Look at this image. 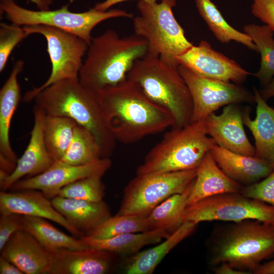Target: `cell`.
Listing matches in <instances>:
<instances>
[{
    "instance_id": "obj_19",
    "label": "cell",
    "mask_w": 274,
    "mask_h": 274,
    "mask_svg": "<svg viewBox=\"0 0 274 274\" xmlns=\"http://www.w3.org/2000/svg\"><path fill=\"white\" fill-rule=\"evenodd\" d=\"M0 251L2 256L15 265L24 273H49V252L24 230L15 232Z\"/></svg>"
},
{
    "instance_id": "obj_11",
    "label": "cell",
    "mask_w": 274,
    "mask_h": 274,
    "mask_svg": "<svg viewBox=\"0 0 274 274\" xmlns=\"http://www.w3.org/2000/svg\"><path fill=\"white\" fill-rule=\"evenodd\" d=\"M258 220L274 224V207L240 192L217 194L186 207L183 221L198 224L203 221L239 222Z\"/></svg>"
},
{
    "instance_id": "obj_9",
    "label": "cell",
    "mask_w": 274,
    "mask_h": 274,
    "mask_svg": "<svg viewBox=\"0 0 274 274\" xmlns=\"http://www.w3.org/2000/svg\"><path fill=\"white\" fill-rule=\"evenodd\" d=\"M197 168L136 175L126 186L118 215L147 217L159 204L182 193L195 179Z\"/></svg>"
},
{
    "instance_id": "obj_30",
    "label": "cell",
    "mask_w": 274,
    "mask_h": 274,
    "mask_svg": "<svg viewBox=\"0 0 274 274\" xmlns=\"http://www.w3.org/2000/svg\"><path fill=\"white\" fill-rule=\"evenodd\" d=\"M243 31L251 39L260 54L259 69L252 75L264 86L274 76V31L265 24H248L243 27Z\"/></svg>"
},
{
    "instance_id": "obj_23",
    "label": "cell",
    "mask_w": 274,
    "mask_h": 274,
    "mask_svg": "<svg viewBox=\"0 0 274 274\" xmlns=\"http://www.w3.org/2000/svg\"><path fill=\"white\" fill-rule=\"evenodd\" d=\"M243 186L230 179L223 173L209 151L197 168L196 176L187 205L193 204L219 194L240 192Z\"/></svg>"
},
{
    "instance_id": "obj_39",
    "label": "cell",
    "mask_w": 274,
    "mask_h": 274,
    "mask_svg": "<svg viewBox=\"0 0 274 274\" xmlns=\"http://www.w3.org/2000/svg\"><path fill=\"white\" fill-rule=\"evenodd\" d=\"M1 274H24L18 267L3 257L0 256Z\"/></svg>"
},
{
    "instance_id": "obj_44",
    "label": "cell",
    "mask_w": 274,
    "mask_h": 274,
    "mask_svg": "<svg viewBox=\"0 0 274 274\" xmlns=\"http://www.w3.org/2000/svg\"><path fill=\"white\" fill-rule=\"evenodd\" d=\"M254 274H274V260L261 264L254 271Z\"/></svg>"
},
{
    "instance_id": "obj_26",
    "label": "cell",
    "mask_w": 274,
    "mask_h": 274,
    "mask_svg": "<svg viewBox=\"0 0 274 274\" xmlns=\"http://www.w3.org/2000/svg\"><path fill=\"white\" fill-rule=\"evenodd\" d=\"M170 234L161 229L118 235L105 239L80 238L89 248L121 255H134L144 246L158 244Z\"/></svg>"
},
{
    "instance_id": "obj_43",
    "label": "cell",
    "mask_w": 274,
    "mask_h": 274,
    "mask_svg": "<svg viewBox=\"0 0 274 274\" xmlns=\"http://www.w3.org/2000/svg\"><path fill=\"white\" fill-rule=\"evenodd\" d=\"M261 97L265 101L274 97V76L265 86L259 91Z\"/></svg>"
},
{
    "instance_id": "obj_16",
    "label": "cell",
    "mask_w": 274,
    "mask_h": 274,
    "mask_svg": "<svg viewBox=\"0 0 274 274\" xmlns=\"http://www.w3.org/2000/svg\"><path fill=\"white\" fill-rule=\"evenodd\" d=\"M1 215L17 214L50 220L60 225L74 236L80 238V233L53 207L42 192L26 189L0 192Z\"/></svg>"
},
{
    "instance_id": "obj_6",
    "label": "cell",
    "mask_w": 274,
    "mask_h": 274,
    "mask_svg": "<svg viewBox=\"0 0 274 274\" xmlns=\"http://www.w3.org/2000/svg\"><path fill=\"white\" fill-rule=\"evenodd\" d=\"M215 145L204 120L172 127L147 153L136 175L196 169Z\"/></svg>"
},
{
    "instance_id": "obj_32",
    "label": "cell",
    "mask_w": 274,
    "mask_h": 274,
    "mask_svg": "<svg viewBox=\"0 0 274 274\" xmlns=\"http://www.w3.org/2000/svg\"><path fill=\"white\" fill-rule=\"evenodd\" d=\"M102 158L105 157L93 135L87 129L77 124L70 144L60 161L80 165Z\"/></svg>"
},
{
    "instance_id": "obj_17",
    "label": "cell",
    "mask_w": 274,
    "mask_h": 274,
    "mask_svg": "<svg viewBox=\"0 0 274 274\" xmlns=\"http://www.w3.org/2000/svg\"><path fill=\"white\" fill-rule=\"evenodd\" d=\"M34 124L26 150L18 160L15 170L6 179L1 191H7L22 178L38 175L47 170L55 162L49 154L44 142L43 127L45 114L33 107ZM27 177V178H28Z\"/></svg>"
},
{
    "instance_id": "obj_45",
    "label": "cell",
    "mask_w": 274,
    "mask_h": 274,
    "mask_svg": "<svg viewBox=\"0 0 274 274\" xmlns=\"http://www.w3.org/2000/svg\"><path fill=\"white\" fill-rule=\"evenodd\" d=\"M34 3L39 10H48L53 2V0H29Z\"/></svg>"
},
{
    "instance_id": "obj_38",
    "label": "cell",
    "mask_w": 274,
    "mask_h": 274,
    "mask_svg": "<svg viewBox=\"0 0 274 274\" xmlns=\"http://www.w3.org/2000/svg\"><path fill=\"white\" fill-rule=\"evenodd\" d=\"M251 12L274 31V0H253Z\"/></svg>"
},
{
    "instance_id": "obj_41",
    "label": "cell",
    "mask_w": 274,
    "mask_h": 274,
    "mask_svg": "<svg viewBox=\"0 0 274 274\" xmlns=\"http://www.w3.org/2000/svg\"><path fill=\"white\" fill-rule=\"evenodd\" d=\"M129 0H105V1L97 3L94 8L96 10L106 11L109 9L113 6L114 5L117 4L118 3H122L123 2H125ZM145 1L149 4H152L156 2H157L158 1L160 0H139Z\"/></svg>"
},
{
    "instance_id": "obj_15",
    "label": "cell",
    "mask_w": 274,
    "mask_h": 274,
    "mask_svg": "<svg viewBox=\"0 0 274 274\" xmlns=\"http://www.w3.org/2000/svg\"><path fill=\"white\" fill-rule=\"evenodd\" d=\"M238 105H228L220 114L213 113L208 116L204 120L206 130L217 145L234 153L255 156V147L246 135L243 110Z\"/></svg>"
},
{
    "instance_id": "obj_40",
    "label": "cell",
    "mask_w": 274,
    "mask_h": 274,
    "mask_svg": "<svg viewBox=\"0 0 274 274\" xmlns=\"http://www.w3.org/2000/svg\"><path fill=\"white\" fill-rule=\"evenodd\" d=\"M213 271L216 274H250L247 271L235 269L225 262L215 266Z\"/></svg>"
},
{
    "instance_id": "obj_28",
    "label": "cell",
    "mask_w": 274,
    "mask_h": 274,
    "mask_svg": "<svg viewBox=\"0 0 274 274\" xmlns=\"http://www.w3.org/2000/svg\"><path fill=\"white\" fill-rule=\"evenodd\" d=\"M194 180L182 193L169 197L150 213L147 218L150 230L161 229L172 234L182 225Z\"/></svg>"
},
{
    "instance_id": "obj_4",
    "label": "cell",
    "mask_w": 274,
    "mask_h": 274,
    "mask_svg": "<svg viewBox=\"0 0 274 274\" xmlns=\"http://www.w3.org/2000/svg\"><path fill=\"white\" fill-rule=\"evenodd\" d=\"M209 263H227L253 273L262 261L274 256V226L258 220L232 222L217 229L210 242Z\"/></svg>"
},
{
    "instance_id": "obj_31",
    "label": "cell",
    "mask_w": 274,
    "mask_h": 274,
    "mask_svg": "<svg viewBox=\"0 0 274 274\" xmlns=\"http://www.w3.org/2000/svg\"><path fill=\"white\" fill-rule=\"evenodd\" d=\"M76 124L75 121L67 117L45 115L44 142L49 154L55 161L60 160L64 155Z\"/></svg>"
},
{
    "instance_id": "obj_21",
    "label": "cell",
    "mask_w": 274,
    "mask_h": 274,
    "mask_svg": "<svg viewBox=\"0 0 274 274\" xmlns=\"http://www.w3.org/2000/svg\"><path fill=\"white\" fill-rule=\"evenodd\" d=\"M51 201L81 236L87 235L112 216L109 207L104 200L93 202L56 196Z\"/></svg>"
},
{
    "instance_id": "obj_2",
    "label": "cell",
    "mask_w": 274,
    "mask_h": 274,
    "mask_svg": "<svg viewBox=\"0 0 274 274\" xmlns=\"http://www.w3.org/2000/svg\"><path fill=\"white\" fill-rule=\"evenodd\" d=\"M147 43L135 35L121 37L108 29L93 38L79 75L81 84L93 92L127 80L134 62L145 56Z\"/></svg>"
},
{
    "instance_id": "obj_22",
    "label": "cell",
    "mask_w": 274,
    "mask_h": 274,
    "mask_svg": "<svg viewBox=\"0 0 274 274\" xmlns=\"http://www.w3.org/2000/svg\"><path fill=\"white\" fill-rule=\"evenodd\" d=\"M256 104V117L250 118V109L243 111V122L251 132L255 143L256 157L274 165V108L269 106L260 96L259 90L253 88Z\"/></svg>"
},
{
    "instance_id": "obj_42",
    "label": "cell",
    "mask_w": 274,
    "mask_h": 274,
    "mask_svg": "<svg viewBox=\"0 0 274 274\" xmlns=\"http://www.w3.org/2000/svg\"><path fill=\"white\" fill-rule=\"evenodd\" d=\"M16 164V163L0 154V169L10 175L15 170Z\"/></svg>"
},
{
    "instance_id": "obj_25",
    "label": "cell",
    "mask_w": 274,
    "mask_h": 274,
    "mask_svg": "<svg viewBox=\"0 0 274 274\" xmlns=\"http://www.w3.org/2000/svg\"><path fill=\"white\" fill-rule=\"evenodd\" d=\"M197 224L185 221L165 240L156 247L133 255L125 267L128 274H151L165 256L190 235Z\"/></svg>"
},
{
    "instance_id": "obj_24",
    "label": "cell",
    "mask_w": 274,
    "mask_h": 274,
    "mask_svg": "<svg viewBox=\"0 0 274 274\" xmlns=\"http://www.w3.org/2000/svg\"><path fill=\"white\" fill-rule=\"evenodd\" d=\"M24 65L22 60L15 62L0 90V154L16 163L18 159L11 147L10 130L12 117L21 97L18 77Z\"/></svg>"
},
{
    "instance_id": "obj_8",
    "label": "cell",
    "mask_w": 274,
    "mask_h": 274,
    "mask_svg": "<svg viewBox=\"0 0 274 274\" xmlns=\"http://www.w3.org/2000/svg\"><path fill=\"white\" fill-rule=\"evenodd\" d=\"M0 9L12 24L21 26L46 25L74 34L84 40L88 46L93 38V28L106 20L126 17L132 18L133 14L120 9L106 11L94 7L83 12H73L64 5L54 10H32L18 5L14 0H1Z\"/></svg>"
},
{
    "instance_id": "obj_18",
    "label": "cell",
    "mask_w": 274,
    "mask_h": 274,
    "mask_svg": "<svg viewBox=\"0 0 274 274\" xmlns=\"http://www.w3.org/2000/svg\"><path fill=\"white\" fill-rule=\"evenodd\" d=\"M49 253L50 274H104L111 268L114 254L90 248L58 249Z\"/></svg>"
},
{
    "instance_id": "obj_35",
    "label": "cell",
    "mask_w": 274,
    "mask_h": 274,
    "mask_svg": "<svg viewBox=\"0 0 274 274\" xmlns=\"http://www.w3.org/2000/svg\"><path fill=\"white\" fill-rule=\"evenodd\" d=\"M29 36L21 26L1 23L0 24V72L7 65L15 47Z\"/></svg>"
},
{
    "instance_id": "obj_7",
    "label": "cell",
    "mask_w": 274,
    "mask_h": 274,
    "mask_svg": "<svg viewBox=\"0 0 274 274\" xmlns=\"http://www.w3.org/2000/svg\"><path fill=\"white\" fill-rule=\"evenodd\" d=\"M176 5V0L152 4L139 1L136 8L140 15L132 18V23L134 35L147 42L146 54L178 67L177 57L193 44L187 40L174 15L173 8Z\"/></svg>"
},
{
    "instance_id": "obj_12",
    "label": "cell",
    "mask_w": 274,
    "mask_h": 274,
    "mask_svg": "<svg viewBox=\"0 0 274 274\" xmlns=\"http://www.w3.org/2000/svg\"><path fill=\"white\" fill-rule=\"evenodd\" d=\"M178 70L192 98L191 122L203 121L220 108L228 105L255 102L254 93L241 85L204 77L181 65Z\"/></svg>"
},
{
    "instance_id": "obj_13",
    "label": "cell",
    "mask_w": 274,
    "mask_h": 274,
    "mask_svg": "<svg viewBox=\"0 0 274 274\" xmlns=\"http://www.w3.org/2000/svg\"><path fill=\"white\" fill-rule=\"evenodd\" d=\"M111 164L109 158H102L80 165L69 164L60 160L55 161L45 172L19 180L9 189L12 191L38 190L47 198H53L57 195L63 187L77 180L93 176H103Z\"/></svg>"
},
{
    "instance_id": "obj_10",
    "label": "cell",
    "mask_w": 274,
    "mask_h": 274,
    "mask_svg": "<svg viewBox=\"0 0 274 274\" xmlns=\"http://www.w3.org/2000/svg\"><path fill=\"white\" fill-rule=\"evenodd\" d=\"M29 35L44 37L51 64V73L42 85L26 92L23 101L29 102L41 90L59 81L78 78L88 44L70 32L51 26L37 25L23 26Z\"/></svg>"
},
{
    "instance_id": "obj_5",
    "label": "cell",
    "mask_w": 274,
    "mask_h": 274,
    "mask_svg": "<svg viewBox=\"0 0 274 274\" xmlns=\"http://www.w3.org/2000/svg\"><path fill=\"white\" fill-rule=\"evenodd\" d=\"M127 80L169 113L174 123L173 127H182L191 122L192 100L178 67L146 54L134 62Z\"/></svg>"
},
{
    "instance_id": "obj_37",
    "label": "cell",
    "mask_w": 274,
    "mask_h": 274,
    "mask_svg": "<svg viewBox=\"0 0 274 274\" xmlns=\"http://www.w3.org/2000/svg\"><path fill=\"white\" fill-rule=\"evenodd\" d=\"M20 229H22L21 215L17 214L1 215L0 251L12 235Z\"/></svg>"
},
{
    "instance_id": "obj_3",
    "label": "cell",
    "mask_w": 274,
    "mask_h": 274,
    "mask_svg": "<svg viewBox=\"0 0 274 274\" xmlns=\"http://www.w3.org/2000/svg\"><path fill=\"white\" fill-rule=\"evenodd\" d=\"M33 100L46 115L69 118L89 130L104 157L109 158L113 153L116 140L107 125L95 93L83 86L78 77L52 84L40 91Z\"/></svg>"
},
{
    "instance_id": "obj_46",
    "label": "cell",
    "mask_w": 274,
    "mask_h": 274,
    "mask_svg": "<svg viewBox=\"0 0 274 274\" xmlns=\"http://www.w3.org/2000/svg\"><path fill=\"white\" fill-rule=\"evenodd\" d=\"M273 225L274 226V224H273Z\"/></svg>"
},
{
    "instance_id": "obj_33",
    "label": "cell",
    "mask_w": 274,
    "mask_h": 274,
    "mask_svg": "<svg viewBox=\"0 0 274 274\" xmlns=\"http://www.w3.org/2000/svg\"><path fill=\"white\" fill-rule=\"evenodd\" d=\"M150 230L147 217L134 215L111 216L84 236L93 239H105L126 233L142 232Z\"/></svg>"
},
{
    "instance_id": "obj_36",
    "label": "cell",
    "mask_w": 274,
    "mask_h": 274,
    "mask_svg": "<svg viewBox=\"0 0 274 274\" xmlns=\"http://www.w3.org/2000/svg\"><path fill=\"white\" fill-rule=\"evenodd\" d=\"M240 193L247 197L274 207V170L263 180L251 185L244 186Z\"/></svg>"
},
{
    "instance_id": "obj_14",
    "label": "cell",
    "mask_w": 274,
    "mask_h": 274,
    "mask_svg": "<svg viewBox=\"0 0 274 274\" xmlns=\"http://www.w3.org/2000/svg\"><path fill=\"white\" fill-rule=\"evenodd\" d=\"M177 61L199 76L239 85L251 74L234 60L215 50L206 41L179 55Z\"/></svg>"
},
{
    "instance_id": "obj_29",
    "label": "cell",
    "mask_w": 274,
    "mask_h": 274,
    "mask_svg": "<svg viewBox=\"0 0 274 274\" xmlns=\"http://www.w3.org/2000/svg\"><path fill=\"white\" fill-rule=\"evenodd\" d=\"M195 3L199 15L220 42L228 44L234 41L258 52L251 39L245 32L239 31L229 25L211 0H195Z\"/></svg>"
},
{
    "instance_id": "obj_20",
    "label": "cell",
    "mask_w": 274,
    "mask_h": 274,
    "mask_svg": "<svg viewBox=\"0 0 274 274\" xmlns=\"http://www.w3.org/2000/svg\"><path fill=\"white\" fill-rule=\"evenodd\" d=\"M210 152L223 173L243 186L261 181L274 170V165L264 160L234 153L217 145L213 146Z\"/></svg>"
},
{
    "instance_id": "obj_34",
    "label": "cell",
    "mask_w": 274,
    "mask_h": 274,
    "mask_svg": "<svg viewBox=\"0 0 274 274\" xmlns=\"http://www.w3.org/2000/svg\"><path fill=\"white\" fill-rule=\"evenodd\" d=\"M101 176L85 177L61 188L57 196L93 202L103 200L105 186Z\"/></svg>"
},
{
    "instance_id": "obj_1",
    "label": "cell",
    "mask_w": 274,
    "mask_h": 274,
    "mask_svg": "<svg viewBox=\"0 0 274 274\" xmlns=\"http://www.w3.org/2000/svg\"><path fill=\"white\" fill-rule=\"evenodd\" d=\"M94 92L116 141L133 143L174 125L168 112L148 99L127 80Z\"/></svg>"
},
{
    "instance_id": "obj_27",
    "label": "cell",
    "mask_w": 274,
    "mask_h": 274,
    "mask_svg": "<svg viewBox=\"0 0 274 274\" xmlns=\"http://www.w3.org/2000/svg\"><path fill=\"white\" fill-rule=\"evenodd\" d=\"M22 229L35 237L48 251L58 249L84 250L89 248L80 238L69 236L47 221L37 217L21 215Z\"/></svg>"
}]
</instances>
